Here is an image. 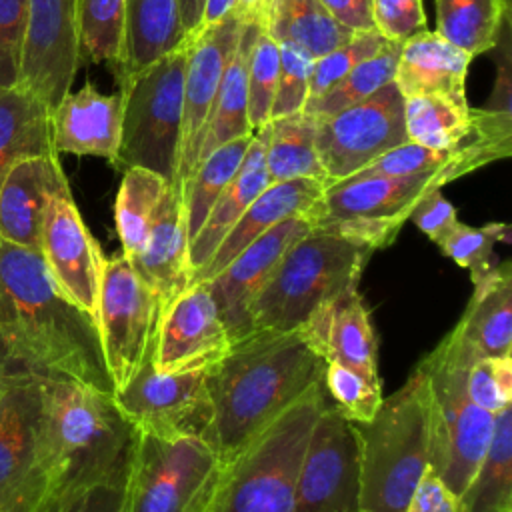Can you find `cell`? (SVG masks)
Here are the masks:
<instances>
[{
	"instance_id": "6da1fadb",
	"label": "cell",
	"mask_w": 512,
	"mask_h": 512,
	"mask_svg": "<svg viewBox=\"0 0 512 512\" xmlns=\"http://www.w3.org/2000/svg\"><path fill=\"white\" fill-rule=\"evenodd\" d=\"M0 368L114 392L96 320L60 292L40 252L2 238Z\"/></svg>"
},
{
	"instance_id": "7a4b0ae2",
	"label": "cell",
	"mask_w": 512,
	"mask_h": 512,
	"mask_svg": "<svg viewBox=\"0 0 512 512\" xmlns=\"http://www.w3.org/2000/svg\"><path fill=\"white\" fill-rule=\"evenodd\" d=\"M324 370V358L302 330H254L208 364V442L222 466L310 388L324 384Z\"/></svg>"
},
{
	"instance_id": "3957f363",
	"label": "cell",
	"mask_w": 512,
	"mask_h": 512,
	"mask_svg": "<svg viewBox=\"0 0 512 512\" xmlns=\"http://www.w3.org/2000/svg\"><path fill=\"white\" fill-rule=\"evenodd\" d=\"M40 466L46 486L84 484L130 466L136 428L112 394L58 376H40Z\"/></svg>"
},
{
	"instance_id": "277c9868",
	"label": "cell",
	"mask_w": 512,
	"mask_h": 512,
	"mask_svg": "<svg viewBox=\"0 0 512 512\" xmlns=\"http://www.w3.org/2000/svg\"><path fill=\"white\" fill-rule=\"evenodd\" d=\"M354 424V422H352ZM360 512H404L430 466L428 382L420 366L368 422H356Z\"/></svg>"
},
{
	"instance_id": "5b68a950",
	"label": "cell",
	"mask_w": 512,
	"mask_h": 512,
	"mask_svg": "<svg viewBox=\"0 0 512 512\" xmlns=\"http://www.w3.org/2000/svg\"><path fill=\"white\" fill-rule=\"evenodd\" d=\"M324 404V384L310 388L226 462L210 512H292L298 468Z\"/></svg>"
},
{
	"instance_id": "8992f818",
	"label": "cell",
	"mask_w": 512,
	"mask_h": 512,
	"mask_svg": "<svg viewBox=\"0 0 512 512\" xmlns=\"http://www.w3.org/2000/svg\"><path fill=\"white\" fill-rule=\"evenodd\" d=\"M372 250L338 234L312 228L280 258L250 306L254 330L290 332L328 300L358 288Z\"/></svg>"
},
{
	"instance_id": "52a82bcc",
	"label": "cell",
	"mask_w": 512,
	"mask_h": 512,
	"mask_svg": "<svg viewBox=\"0 0 512 512\" xmlns=\"http://www.w3.org/2000/svg\"><path fill=\"white\" fill-rule=\"evenodd\" d=\"M186 56L188 42L118 80L122 122L112 160L116 170L146 168L174 184L182 144Z\"/></svg>"
},
{
	"instance_id": "ba28073f",
	"label": "cell",
	"mask_w": 512,
	"mask_h": 512,
	"mask_svg": "<svg viewBox=\"0 0 512 512\" xmlns=\"http://www.w3.org/2000/svg\"><path fill=\"white\" fill-rule=\"evenodd\" d=\"M418 366L428 382L430 470L460 496L488 450L496 416L470 400L466 392L470 362L448 334Z\"/></svg>"
},
{
	"instance_id": "9c48e42d",
	"label": "cell",
	"mask_w": 512,
	"mask_h": 512,
	"mask_svg": "<svg viewBox=\"0 0 512 512\" xmlns=\"http://www.w3.org/2000/svg\"><path fill=\"white\" fill-rule=\"evenodd\" d=\"M466 176L458 166H444L408 176L354 174L324 188L312 224L368 250L388 248L408 222L416 202L434 188Z\"/></svg>"
},
{
	"instance_id": "30bf717a",
	"label": "cell",
	"mask_w": 512,
	"mask_h": 512,
	"mask_svg": "<svg viewBox=\"0 0 512 512\" xmlns=\"http://www.w3.org/2000/svg\"><path fill=\"white\" fill-rule=\"evenodd\" d=\"M222 462L200 436L136 430L126 512H210Z\"/></svg>"
},
{
	"instance_id": "8fae6325",
	"label": "cell",
	"mask_w": 512,
	"mask_h": 512,
	"mask_svg": "<svg viewBox=\"0 0 512 512\" xmlns=\"http://www.w3.org/2000/svg\"><path fill=\"white\" fill-rule=\"evenodd\" d=\"M158 320V298L130 260L122 252L104 258L96 326L114 390L122 388L150 356Z\"/></svg>"
},
{
	"instance_id": "7c38bea8",
	"label": "cell",
	"mask_w": 512,
	"mask_h": 512,
	"mask_svg": "<svg viewBox=\"0 0 512 512\" xmlns=\"http://www.w3.org/2000/svg\"><path fill=\"white\" fill-rule=\"evenodd\" d=\"M316 120V152L328 186L364 170L384 152L408 142L404 96L388 82L372 96Z\"/></svg>"
},
{
	"instance_id": "4fadbf2b",
	"label": "cell",
	"mask_w": 512,
	"mask_h": 512,
	"mask_svg": "<svg viewBox=\"0 0 512 512\" xmlns=\"http://www.w3.org/2000/svg\"><path fill=\"white\" fill-rule=\"evenodd\" d=\"M206 368L160 372L148 356L136 374L112 392V398L138 432L166 438L188 434L208 442L212 406L206 388Z\"/></svg>"
},
{
	"instance_id": "5bb4252c",
	"label": "cell",
	"mask_w": 512,
	"mask_h": 512,
	"mask_svg": "<svg viewBox=\"0 0 512 512\" xmlns=\"http://www.w3.org/2000/svg\"><path fill=\"white\" fill-rule=\"evenodd\" d=\"M358 496L360 460L354 424L326 402L298 468L292 512H354Z\"/></svg>"
},
{
	"instance_id": "9a60e30c",
	"label": "cell",
	"mask_w": 512,
	"mask_h": 512,
	"mask_svg": "<svg viewBox=\"0 0 512 512\" xmlns=\"http://www.w3.org/2000/svg\"><path fill=\"white\" fill-rule=\"evenodd\" d=\"M40 376L8 370L0 398V510L30 508L46 490L40 466Z\"/></svg>"
},
{
	"instance_id": "2e32d148",
	"label": "cell",
	"mask_w": 512,
	"mask_h": 512,
	"mask_svg": "<svg viewBox=\"0 0 512 512\" xmlns=\"http://www.w3.org/2000/svg\"><path fill=\"white\" fill-rule=\"evenodd\" d=\"M80 64L74 0H26L18 84L52 110L70 92Z\"/></svg>"
},
{
	"instance_id": "e0dca14e",
	"label": "cell",
	"mask_w": 512,
	"mask_h": 512,
	"mask_svg": "<svg viewBox=\"0 0 512 512\" xmlns=\"http://www.w3.org/2000/svg\"><path fill=\"white\" fill-rule=\"evenodd\" d=\"M40 256L60 292L96 320L104 254L86 228L70 186L56 190L46 204Z\"/></svg>"
},
{
	"instance_id": "ac0fdd59",
	"label": "cell",
	"mask_w": 512,
	"mask_h": 512,
	"mask_svg": "<svg viewBox=\"0 0 512 512\" xmlns=\"http://www.w3.org/2000/svg\"><path fill=\"white\" fill-rule=\"evenodd\" d=\"M244 22L230 10L220 22L200 28L188 38V56L184 70V106H182V144L172 188L180 192L196 166L200 136L214 98L218 94L224 70L238 46Z\"/></svg>"
},
{
	"instance_id": "d6986e66",
	"label": "cell",
	"mask_w": 512,
	"mask_h": 512,
	"mask_svg": "<svg viewBox=\"0 0 512 512\" xmlns=\"http://www.w3.org/2000/svg\"><path fill=\"white\" fill-rule=\"evenodd\" d=\"M312 228L314 224L306 216L286 218L250 242L216 276L206 280L230 342L254 332L250 320L254 298L272 276L284 252Z\"/></svg>"
},
{
	"instance_id": "ffe728a7",
	"label": "cell",
	"mask_w": 512,
	"mask_h": 512,
	"mask_svg": "<svg viewBox=\"0 0 512 512\" xmlns=\"http://www.w3.org/2000/svg\"><path fill=\"white\" fill-rule=\"evenodd\" d=\"M208 282H192L160 314L152 364L160 372L208 366L230 346Z\"/></svg>"
},
{
	"instance_id": "44dd1931",
	"label": "cell",
	"mask_w": 512,
	"mask_h": 512,
	"mask_svg": "<svg viewBox=\"0 0 512 512\" xmlns=\"http://www.w3.org/2000/svg\"><path fill=\"white\" fill-rule=\"evenodd\" d=\"M298 330L304 332L326 364H342L380 384L376 332L358 288H350L322 304Z\"/></svg>"
},
{
	"instance_id": "7402d4cb",
	"label": "cell",
	"mask_w": 512,
	"mask_h": 512,
	"mask_svg": "<svg viewBox=\"0 0 512 512\" xmlns=\"http://www.w3.org/2000/svg\"><path fill=\"white\" fill-rule=\"evenodd\" d=\"M122 122V96L102 94L86 82L68 92L50 110V134L56 154L98 156L112 164Z\"/></svg>"
},
{
	"instance_id": "603a6c76",
	"label": "cell",
	"mask_w": 512,
	"mask_h": 512,
	"mask_svg": "<svg viewBox=\"0 0 512 512\" xmlns=\"http://www.w3.org/2000/svg\"><path fill=\"white\" fill-rule=\"evenodd\" d=\"M472 284V298L448 338L470 364L512 356V264L504 260Z\"/></svg>"
},
{
	"instance_id": "cb8c5ba5",
	"label": "cell",
	"mask_w": 512,
	"mask_h": 512,
	"mask_svg": "<svg viewBox=\"0 0 512 512\" xmlns=\"http://www.w3.org/2000/svg\"><path fill=\"white\" fill-rule=\"evenodd\" d=\"M128 260L136 274L156 294L160 314L192 284L188 232L182 198L176 188H166L150 224L144 248Z\"/></svg>"
},
{
	"instance_id": "d4e9b609",
	"label": "cell",
	"mask_w": 512,
	"mask_h": 512,
	"mask_svg": "<svg viewBox=\"0 0 512 512\" xmlns=\"http://www.w3.org/2000/svg\"><path fill=\"white\" fill-rule=\"evenodd\" d=\"M70 186L58 154L18 162L0 184V238L40 252V230L50 196Z\"/></svg>"
},
{
	"instance_id": "484cf974",
	"label": "cell",
	"mask_w": 512,
	"mask_h": 512,
	"mask_svg": "<svg viewBox=\"0 0 512 512\" xmlns=\"http://www.w3.org/2000/svg\"><path fill=\"white\" fill-rule=\"evenodd\" d=\"M324 188V182L312 178L272 182L244 210V214L222 238V242L208 258V262L198 272H194L192 282H206L212 276H216L236 254H240L250 242H254L258 236H262L278 222L292 216L312 218Z\"/></svg>"
},
{
	"instance_id": "4316f807",
	"label": "cell",
	"mask_w": 512,
	"mask_h": 512,
	"mask_svg": "<svg viewBox=\"0 0 512 512\" xmlns=\"http://www.w3.org/2000/svg\"><path fill=\"white\" fill-rule=\"evenodd\" d=\"M472 56L440 34L424 30L400 46L394 84L404 98L428 94H466Z\"/></svg>"
},
{
	"instance_id": "83f0119b",
	"label": "cell",
	"mask_w": 512,
	"mask_h": 512,
	"mask_svg": "<svg viewBox=\"0 0 512 512\" xmlns=\"http://www.w3.org/2000/svg\"><path fill=\"white\" fill-rule=\"evenodd\" d=\"M264 146H266V126L252 134L244 160L220 198L214 202L212 210L208 212L206 220L202 222L200 230L188 244V260L194 272H198L208 258L214 254L222 238L230 232V228L238 222L244 210L264 192L272 180L266 170L264 162Z\"/></svg>"
},
{
	"instance_id": "f1b7e54d",
	"label": "cell",
	"mask_w": 512,
	"mask_h": 512,
	"mask_svg": "<svg viewBox=\"0 0 512 512\" xmlns=\"http://www.w3.org/2000/svg\"><path fill=\"white\" fill-rule=\"evenodd\" d=\"M186 42L178 0H126L120 58L114 66L118 80L150 66Z\"/></svg>"
},
{
	"instance_id": "f546056e",
	"label": "cell",
	"mask_w": 512,
	"mask_h": 512,
	"mask_svg": "<svg viewBox=\"0 0 512 512\" xmlns=\"http://www.w3.org/2000/svg\"><path fill=\"white\" fill-rule=\"evenodd\" d=\"M260 28L262 24L258 22H244L238 46L224 70L218 94L202 130L196 166L218 146L254 134L248 122V60Z\"/></svg>"
},
{
	"instance_id": "4dcf8cb0",
	"label": "cell",
	"mask_w": 512,
	"mask_h": 512,
	"mask_svg": "<svg viewBox=\"0 0 512 512\" xmlns=\"http://www.w3.org/2000/svg\"><path fill=\"white\" fill-rule=\"evenodd\" d=\"M54 154L50 108L18 82L0 86V184L18 162Z\"/></svg>"
},
{
	"instance_id": "1f68e13d",
	"label": "cell",
	"mask_w": 512,
	"mask_h": 512,
	"mask_svg": "<svg viewBox=\"0 0 512 512\" xmlns=\"http://www.w3.org/2000/svg\"><path fill=\"white\" fill-rule=\"evenodd\" d=\"M490 108H472L466 94H428L404 98L408 140L426 148L446 150L470 138L486 120Z\"/></svg>"
},
{
	"instance_id": "d6a6232c",
	"label": "cell",
	"mask_w": 512,
	"mask_h": 512,
	"mask_svg": "<svg viewBox=\"0 0 512 512\" xmlns=\"http://www.w3.org/2000/svg\"><path fill=\"white\" fill-rule=\"evenodd\" d=\"M262 28L278 44H292L314 60L356 34L342 26L320 0H270Z\"/></svg>"
},
{
	"instance_id": "836d02e7",
	"label": "cell",
	"mask_w": 512,
	"mask_h": 512,
	"mask_svg": "<svg viewBox=\"0 0 512 512\" xmlns=\"http://www.w3.org/2000/svg\"><path fill=\"white\" fill-rule=\"evenodd\" d=\"M264 162L272 182L312 178L328 186L316 152V120L302 110L266 124Z\"/></svg>"
},
{
	"instance_id": "e575fe53",
	"label": "cell",
	"mask_w": 512,
	"mask_h": 512,
	"mask_svg": "<svg viewBox=\"0 0 512 512\" xmlns=\"http://www.w3.org/2000/svg\"><path fill=\"white\" fill-rule=\"evenodd\" d=\"M458 502L460 512H512V406L496 414L488 450Z\"/></svg>"
},
{
	"instance_id": "d590c367",
	"label": "cell",
	"mask_w": 512,
	"mask_h": 512,
	"mask_svg": "<svg viewBox=\"0 0 512 512\" xmlns=\"http://www.w3.org/2000/svg\"><path fill=\"white\" fill-rule=\"evenodd\" d=\"M508 0H436V34L472 58L498 46Z\"/></svg>"
},
{
	"instance_id": "8d00e7d4",
	"label": "cell",
	"mask_w": 512,
	"mask_h": 512,
	"mask_svg": "<svg viewBox=\"0 0 512 512\" xmlns=\"http://www.w3.org/2000/svg\"><path fill=\"white\" fill-rule=\"evenodd\" d=\"M250 140H252V134L234 138L218 146L202 162H198L194 172L182 184L180 198L184 208L188 244L200 230L214 202L220 198V194L224 192V188L228 186L236 170L240 168Z\"/></svg>"
},
{
	"instance_id": "74e56055",
	"label": "cell",
	"mask_w": 512,
	"mask_h": 512,
	"mask_svg": "<svg viewBox=\"0 0 512 512\" xmlns=\"http://www.w3.org/2000/svg\"><path fill=\"white\" fill-rule=\"evenodd\" d=\"M168 186L170 182L146 168H128L122 172L114 202V220L126 258H134L144 248L150 224Z\"/></svg>"
},
{
	"instance_id": "f35d334b",
	"label": "cell",
	"mask_w": 512,
	"mask_h": 512,
	"mask_svg": "<svg viewBox=\"0 0 512 512\" xmlns=\"http://www.w3.org/2000/svg\"><path fill=\"white\" fill-rule=\"evenodd\" d=\"M400 46L402 42H386L382 50L356 64L326 94H322L314 102H308L302 112L314 118H324L372 96L376 90L394 80Z\"/></svg>"
},
{
	"instance_id": "ab89813d",
	"label": "cell",
	"mask_w": 512,
	"mask_h": 512,
	"mask_svg": "<svg viewBox=\"0 0 512 512\" xmlns=\"http://www.w3.org/2000/svg\"><path fill=\"white\" fill-rule=\"evenodd\" d=\"M126 0H74L80 62H110L116 66L122 46Z\"/></svg>"
},
{
	"instance_id": "60d3db41",
	"label": "cell",
	"mask_w": 512,
	"mask_h": 512,
	"mask_svg": "<svg viewBox=\"0 0 512 512\" xmlns=\"http://www.w3.org/2000/svg\"><path fill=\"white\" fill-rule=\"evenodd\" d=\"M130 466L114 476L68 486H46L28 512H126Z\"/></svg>"
},
{
	"instance_id": "b9f144b4",
	"label": "cell",
	"mask_w": 512,
	"mask_h": 512,
	"mask_svg": "<svg viewBox=\"0 0 512 512\" xmlns=\"http://www.w3.org/2000/svg\"><path fill=\"white\" fill-rule=\"evenodd\" d=\"M508 240L510 226L506 222H488L484 226H468L458 222L454 230L438 244V248L454 264L466 268L470 272V280L476 282L498 264L494 256L496 244Z\"/></svg>"
},
{
	"instance_id": "7bdbcfd3",
	"label": "cell",
	"mask_w": 512,
	"mask_h": 512,
	"mask_svg": "<svg viewBox=\"0 0 512 512\" xmlns=\"http://www.w3.org/2000/svg\"><path fill=\"white\" fill-rule=\"evenodd\" d=\"M278 66V42L264 28H260L248 60V122L252 132H258L270 122V108L278 82Z\"/></svg>"
},
{
	"instance_id": "ee69618b",
	"label": "cell",
	"mask_w": 512,
	"mask_h": 512,
	"mask_svg": "<svg viewBox=\"0 0 512 512\" xmlns=\"http://www.w3.org/2000/svg\"><path fill=\"white\" fill-rule=\"evenodd\" d=\"M324 390L332 396L334 406L350 422H368L380 402L382 384H374L352 368L328 362L324 370Z\"/></svg>"
},
{
	"instance_id": "f6af8a7d",
	"label": "cell",
	"mask_w": 512,
	"mask_h": 512,
	"mask_svg": "<svg viewBox=\"0 0 512 512\" xmlns=\"http://www.w3.org/2000/svg\"><path fill=\"white\" fill-rule=\"evenodd\" d=\"M386 42H390V40H386L376 30L374 32H356L346 44H342L336 50L316 58L314 66H312V74H310V88H308L306 104L314 102L316 98L326 94L356 64H360L368 56L382 50L386 46Z\"/></svg>"
},
{
	"instance_id": "bcb514c9",
	"label": "cell",
	"mask_w": 512,
	"mask_h": 512,
	"mask_svg": "<svg viewBox=\"0 0 512 512\" xmlns=\"http://www.w3.org/2000/svg\"><path fill=\"white\" fill-rule=\"evenodd\" d=\"M466 392L494 416L512 406V356L474 360L466 372Z\"/></svg>"
},
{
	"instance_id": "7dc6e473",
	"label": "cell",
	"mask_w": 512,
	"mask_h": 512,
	"mask_svg": "<svg viewBox=\"0 0 512 512\" xmlns=\"http://www.w3.org/2000/svg\"><path fill=\"white\" fill-rule=\"evenodd\" d=\"M278 82L270 108V120L300 112L308 100L314 58L292 44H278Z\"/></svg>"
},
{
	"instance_id": "c3c4849f",
	"label": "cell",
	"mask_w": 512,
	"mask_h": 512,
	"mask_svg": "<svg viewBox=\"0 0 512 512\" xmlns=\"http://www.w3.org/2000/svg\"><path fill=\"white\" fill-rule=\"evenodd\" d=\"M376 32L390 42H404L426 28L422 0H372Z\"/></svg>"
},
{
	"instance_id": "681fc988",
	"label": "cell",
	"mask_w": 512,
	"mask_h": 512,
	"mask_svg": "<svg viewBox=\"0 0 512 512\" xmlns=\"http://www.w3.org/2000/svg\"><path fill=\"white\" fill-rule=\"evenodd\" d=\"M26 0H0V86L18 82Z\"/></svg>"
},
{
	"instance_id": "f907efd6",
	"label": "cell",
	"mask_w": 512,
	"mask_h": 512,
	"mask_svg": "<svg viewBox=\"0 0 512 512\" xmlns=\"http://www.w3.org/2000/svg\"><path fill=\"white\" fill-rule=\"evenodd\" d=\"M422 234H426L436 246L454 230L460 222L456 216V208L450 200H446L440 188L428 190L414 206L408 218Z\"/></svg>"
},
{
	"instance_id": "816d5d0a",
	"label": "cell",
	"mask_w": 512,
	"mask_h": 512,
	"mask_svg": "<svg viewBox=\"0 0 512 512\" xmlns=\"http://www.w3.org/2000/svg\"><path fill=\"white\" fill-rule=\"evenodd\" d=\"M404 512H460V502L458 496L450 492L448 486L428 466Z\"/></svg>"
},
{
	"instance_id": "f5cc1de1",
	"label": "cell",
	"mask_w": 512,
	"mask_h": 512,
	"mask_svg": "<svg viewBox=\"0 0 512 512\" xmlns=\"http://www.w3.org/2000/svg\"><path fill=\"white\" fill-rule=\"evenodd\" d=\"M324 8L352 32H374L372 0H320Z\"/></svg>"
},
{
	"instance_id": "db71d44e",
	"label": "cell",
	"mask_w": 512,
	"mask_h": 512,
	"mask_svg": "<svg viewBox=\"0 0 512 512\" xmlns=\"http://www.w3.org/2000/svg\"><path fill=\"white\" fill-rule=\"evenodd\" d=\"M202 8H204V0H178L180 20H182V28L186 32V38H190L198 32L200 18H202Z\"/></svg>"
},
{
	"instance_id": "11a10c76",
	"label": "cell",
	"mask_w": 512,
	"mask_h": 512,
	"mask_svg": "<svg viewBox=\"0 0 512 512\" xmlns=\"http://www.w3.org/2000/svg\"><path fill=\"white\" fill-rule=\"evenodd\" d=\"M270 0H232V12L242 22H264V14Z\"/></svg>"
},
{
	"instance_id": "9f6ffc18",
	"label": "cell",
	"mask_w": 512,
	"mask_h": 512,
	"mask_svg": "<svg viewBox=\"0 0 512 512\" xmlns=\"http://www.w3.org/2000/svg\"><path fill=\"white\" fill-rule=\"evenodd\" d=\"M230 10H232V0H204L200 28H206V26H212V24L220 22Z\"/></svg>"
},
{
	"instance_id": "6f0895ef",
	"label": "cell",
	"mask_w": 512,
	"mask_h": 512,
	"mask_svg": "<svg viewBox=\"0 0 512 512\" xmlns=\"http://www.w3.org/2000/svg\"><path fill=\"white\" fill-rule=\"evenodd\" d=\"M6 384H8V370L0 368V398H2V392L6 390Z\"/></svg>"
},
{
	"instance_id": "680465c9",
	"label": "cell",
	"mask_w": 512,
	"mask_h": 512,
	"mask_svg": "<svg viewBox=\"0 0 512 512\" xmlns=\"http://www.w3.org/2000/svg\"><path fill=\"white\" fill-rule=\"evenodd\" d=\"M32 508V506H30ZM30 508H10V510H0V512H28Z\"/></svg>"
},
{
	"instance_id": "91938a15",
	"label": "cell",
	"mask_w": 512,
	"mask_h": 512,
	"mask_svg": "<svg viewBox=\"0 0 512 512\" xmlns=\"http://www.w3.org/2000/svg\"><path fill=\"white\" fill-rule=\"evenodd\" d=\"M354 512H360V510H354Z\"/></svg>"
}]
</instances>
